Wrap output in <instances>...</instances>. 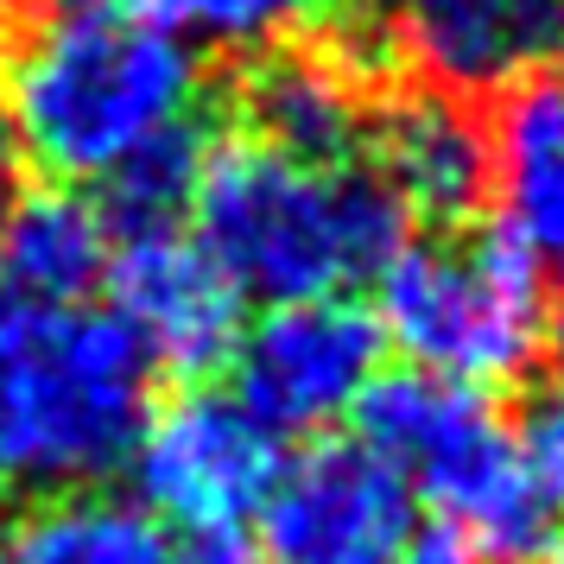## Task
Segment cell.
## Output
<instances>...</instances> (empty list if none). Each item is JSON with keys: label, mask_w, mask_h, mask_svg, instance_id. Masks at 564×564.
I'll return each mask as SVG.
<instances>
[{"label": "cell", "mask_w": 564, "mask_h": 564, "mask_svg": "<svg viewBox=\"0 0 564 564\" xmlns=\"http://www.w3.org/2000/svg\"><path fill=\"white\" fill-rule=\"evenodd\" d=\"M356 444H368L437 520L476 533L488 564H533L552 539V508L533 495L501 412L476 387L419 368L375 375V387L356 400Z\"/></svg>", "instance_id": "obj_5"}, {"label": "cell", "mask_w": 564, "mask_h": 564, "mask_svg": "<svg viewBox=\"0 0 564 564\" xmlns=\"http://www.w3.org/2000/svg\"><path fill=\"white\" fill-rule=\"evenodd\" d=\"M361 147H368V172L400 204V216H419V223L451 229L488 191V133L476 128L463 96H444V89H406L375 108Z\"/></svg>", "instance_id": "obj_11"}, {"label": "cell", "mask_w": 564, "mask_h": 564, "mask_svg": "<svg viewBox=\"0 0 564 564\" xmlns=\"http://www.w3.org/2000/svg\"><path fill=\"white\" fill-rule=\"evenodd\" d=\"M0 564H197L140 501L115 495H57L0 539Z\"/></svg>", "instance_id": "obj_14"}, {"label": "cell", "mask_w": 564, "mask_h": 564, "mask_svg": "<svg viewBox=\"0 0 564 564\" xmlns=\"http://www.w3.org/2000/svg\"><path fill=\"white\" fill-rule=\"evenodd\" d=\"M368 26L444 96H501L564 64V0H368Z\"/></svg>", "instance_id": "obj_9"}, {"label": "cell", "mask_w": 564, "mask_h": 564, "mask_svg": "<svg viewBox=\"0 0 564 564\" xmlns=\"http://www.w3.org/2000/svg\"><path fill=\"white\" fill-rule=\"evenodd\" d=\"M209 140L204 128H178L153 140L147 153H133L115 178H102V216L108 229H159V223H178L191 209V184H197V165H204Z\"/></svg>", "instance_id": "obj_17"}, {"label": "cell", "mask_w": 564, "mask_h": 564, "mask_svg": "<svg viewBox=\"0 0 564 564\" xmlns=\"http://www.w3.org/2000/svg\"><path fill=\"white\" fill-rule=\"evenodd\" d=\"M381 343V324L349 299L267 305L229 349L235 400L273 437H317L375 387Z\"/></svg>", "instance_id": "obj_7"}, {"label": "cell", "mask_w": 564, "mask_h": 564, "mask_svg": "<svg viewBox=\"0 0 564 564\" xmlns=\"http://www.w3.org/2000/svg\"><path fill=\"white\" fill-rule=\"evenodd\" d=\"M488 184L501 204V229L564 273V64L501 89L488 133Z\"/></svg>", "instance_id": "obj_12"}, {"label": "cell", "mask_w": 564, "mask_h": 564, "mask_svg": "<svg viewBox=\"0 0 564 564\" xmlns=\"http://www.w3.org/2000/svg\"><path fill=\"white\" fill-rule=\"evenodd\" d=\"M26 197V153H20V140L7 128V115H0V235L13 223V209Z\"/></svg>", "instance_id": "obj_20"}, {"label": "cell", "mask_w": 564, "mask_h": 564, "mask_svg": "<svg viewBox=\"0 0 564 564\" xmlns=\"http://www.w3.org/2000/svg\"><path fill=\"white\" fill-rule=\"evenodd\" d=\"M153 375L115 311L0 285V495L57 501L128 469Z\"/></svg>", "instance_id": "obj_3"}, {"label": "cell", "mask_w": 564, "mask_h": 564, "mask_svg": "<svg viewBox=\"0 0 564 564\" xmlns=\"http://www.w3.org/2000/svg\"><path fill=\"white\" fill-rule=\"evenodd\" d=\"M400 564H488V552L476 545V533H463L457 520H412L406 545H400Z\"/></svg>", "instance_id": "obj_19"}, {"label": "cell", "mask_w": 564, "mask_h": 564, "mask_svg": "<svg viewBox=\"0 0 564 564\" xmlns=\"http://www.w3.org/2000/svg\"><path fill=\"white\" fill-rule=\"evenodd\" d=\"M539 564H564V533H552L545 545H539Z\"/></svg>", "instance_id": "obj_21"}, {"label": "cell", "mask_w": 564, "mask_h": 564, "mask_svg": "<svg viewBox=\"0 0 564 564\" xmlns=\"http://www.w3.org/2000/svg\"><path fill=\"white\" fill-rule=\"evenodd\" d=\"M0 7H7V0H0Z\"/></svg>", "instance_id": "obj_22"}, {"label": "cell", "mask_w": 564, "mask_h": 564, "mask_svg": "<svg viewBox=\"0 0 564 564\" xmlns=\"http://www.w3.org/2000/svg\"><path fill=\"white\" fill-rule=\"evenodd\" d=\"M412 520L406 482L368 444H311L299 463H280L260 533L273 564H400Z\"/></svg>", "instance_id": "obj_8"}, {"label": "cell", "mask_w": 564, "mask_h": 564, "mask_svg": "<svg viewBox=\"0 0 564 564\" xmlns=\"http://www.w3.org/2000/svg\"><path fill=\"white\" fill-rule=\"evenodd\" d=\"M197 248L241 299L311 305L381 280L406 216L356 159H292L260 140L209 147L191 184Z\"/></svg>", "instance_id": "obj_2"}, {"label": "cell", "mask_w": 564, "mask_h": 564, "mask_svg": "<svg viewBox=\"0 0 564 564\" xmlns=\"http://www.w3.org/2000/svg\"><path fill=\"white\" fill-rule=\"evenodd\" d=\"M178 45L209 57H267L305 39L336 0H140Z\"/></svg>", "instance_id": "obj_16"}, {"label": "cell", "mask_w": 564, "mask_h": 564, "mask_svg": "<svg viewBox=\"0 0 564 564\" xmlns=\"http://www.w3.org/2000/svg\"><path fill=\"white\" fill-rule=\"evenodd\" d=\"M108 216L77 191L20 197L13 223L0 235V285L26 299H89L108 267Z\"/></svg>", "instance_id": "obj_15"}, {"label": "cell", "mask_w": 564, "mask_h": 564, "mask_svg": "<svg viewBox=\"0 0 564 564\" xmlns=\"http://www.w3.org/2000/svg\"><path fill=\"white\" fill-rule=\"evenodd\" d=\"M197 52L140 0H32L0 64V115L26 165L102 184L133 153L197 128Z\"/></svg>", "instance_id": "obj_1"}, {"label": "cell", "mask_w": 564, "mask_h": 564, "mask_svg": "<svg viewBox=\"0 0 564 564\" xmlns=\"http://www.w3.org/2000/svg\"><path fill=\"white\" fill-rule=\"evenodd\" d=\"M248 140L292 159H356L368 102L356 77L317 52H267L241 89Z\"/></svg>", "instance_id": "obj_13"}, {"label": "cell", "mask_w": 564, "mask_h": 564, "mask_svg": "<svg viewBox=\"0 0 564 564\" xmlns=\"http://www.w3.org/2000/svg\"><path fill=\"white\" fill-rule=\"evenodd\" d=\"M108 267L102 285L115 292V317L133 330L153 368L197 375L229 361L241 336V292H235L216 260L197 248V235L178 223L159 229H108Z\"/></svg>", "instance_id": "obj_10"}, {"label": "cell", "mask_w": 564, "mask_h": 564, "mask_svg": "<svg viewBox=\"0 0 564 564\" xmlns=\"http://www.w3.org/2000/svg\"><path fill=\"white\" fill-rule=\"evenodd\" d=\"M140 508L197 564H229L280 482V437L235 393H184L147 412L133 444Z\"/></svg>", "instance_id": "obj_6"}, {"label": "cell", "mask_w": 564, "mask_h": 564, "mask_svg": "<svg viewBox=\"0 0 564 564\" xmlns=\"http://www.w3.org/2000/svg\"><path fill=\"white\" fill-rule=\"evenodd\" d=\"M381 336H393L419 375L495 387L527 375L552 336V299L539 267L508 229L400 241L381 273Z\"/></svg>", "instance_id": "obj_4"}, {"label": "cell", "mask_w": 564, "mask_h": 564, "mask_svg": "<svg viewBox=\"0 0 564 564\" xmlns=\"http://www.w3.org/2000/svg\"><path fill=\"white\" fill-rule=\"evenodd\" d=\"M513 457L527 469V482L545 508H564V375L558 381H539L527 400H520V419L508 425Z\"/></svg>", "instance_id": "obj_18"}]
</instances>
